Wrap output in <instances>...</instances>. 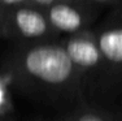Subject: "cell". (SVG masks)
I'll return each mask as SVG.
<instances>
[{"label":"cell","instance_id":"cell-11","mask_svg":"<svg viewBox=\"0 0 122 121\" xmlns=\"http://www.w3.org/2000/svg\"><path fill=\"white\" fill-rule=\"evenodd\" d=\"M3 37V34H1V24H0V38Z\"/></svg>","mask_w":122,"mask_h":121},{"label":"cell","instance_id":"cell-6","mask_svg":"<svg viewBox=\"0 0 122 121\" xmlns=\"http://www.w3.org/2000/svg\"><path fill=\"white\" fill-rule=\"evenodd\" d=\"M13 82V77L9 72L0 73V115L7 113L10 109V83Z\"/></svg>","mask_w":122,"mask_h":121},{"label":"cell","instance_id":"cell-10","mask_svg":"<svg viewBox=\"0 0 122 121\" xmlns=\"http://www.w3.org/2000/svg\"><path fill=\"white\" fill-rule=\"evenodd\" d=\"M86 3L90 4H99V5H107V4H113V3H117L118 0H83Z\"/></svg>","mask_w":122,"mask_h":121},{"label":"cell","instance_id":"cell-7","mask_svg":"<svg viewBox=\"0 0 122 121\" xmlns=\"http://www.w3.org/2000/svg\"><path fill=\"white\" fill-rule=\"evenodd\" d=\"M65 121H114V119L105 112L96 109H83L74 113Z\"/></svg>","mask_w":122,"mask_h":121},{"label":"cell","instance_id":"cell-9","mask_svg":"<svg viewBox=\"0 0 122 121\" xmlns=\"http://www.w3.org/2000/svg\"><path fill=\"white\" fill-rule=\"evenodd\" d=\"M33 4H35L38 5V7H40V8H46V7H48V5H51V4H53V3H56V1H60V0H30Z\"/></svg>","mask_w":122,"mask_h":121},{"label":"cell","instance_id":"cell-3","mask_svg":"<svg viewBox=\"0 0 122 121\" xmlns=\"http://www.w3.org/2000/svg\"><path fill=\"white\" fill-rule=\"evenodd\" d=\"M43 11L51 26L59 34H73L88 29L96 16L92 4L83 0H60Z\"/></svg>","mask_w":122,"mask_h":121},{"label":"cell","instance_id":"cell-2","mask_svg":"<svg viewBox=\"0 0 122 121\" xmlns=\"http://www.w3.org/2000/svg\"><path fill=\"white\" fill-rule=\"evenodd\" d=\"M1 34L5 38L25 42H44L57 38L43 8L33 3L10 5L0 9Z\"/></svg>","mask_w":122,"mask_h":121},{"label":"cell","instance_id":"cell-5","mask_svg":"<svg viewBox=\"0 0 122 121\" xmlns=\"http://www.w3.org/2000/svg\"><path fill=\"white\" fill-rule=\"evenodd\" d=\"M95 34L105 67L122 70V21L105 24Z\"/></svg>","mask_w":122,"mask_h":121},{"label":"cell","instance_id":"cell-1","mask_svg":"<svg viewBox=\"0 0 122 121\" xmlns=\"http://www.w3.org/2000/svg\"><path fill=\"white\" fill-rule=\"evenodd\" d=\"M8 72L13 81L51 93L71 91L82 74L59 42H33L12 55Z\"/></svg>","mask_w":122,"mask_h":121},{"label":"cell","instance_id":"cell-8","mask_svg":"<svg viewBox=\"0 0 122 121\" xmlns=\"http://www.w3.org/2000/svg\"><path fill=\"white\" fill-rule=\"evenodd\" d=\"M24 3H31L30 0H0V9L10 5H17V4H24Z\"/></svg>","mask_w":122,"mask_h":121},{"label":"cell","instance_id":"cell-4","mask_svg":"<svg viewBox=\"0 0 122 121\" xmlns=\"http://www.w3.org/2000/svg\"><path fill=\"white\" fill-rule=\"evenodd\" d=\"M60 43L81 74L105 67L97 46L96 34L90 27L69 34V37Z\"/></svg>","mask_w":122,"mask_h":121}]
</instances>
